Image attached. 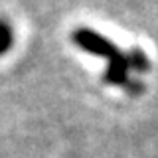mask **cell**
I'll list each match as a JSON object with an SVG mask.
<instances>
[{
	"label": "cell",
	"instance_id": "1",
	"mask_svg": "<svg viewBox=\"0 0 158 158\" xmlns=\"http://www.w3.org/2000/svg\"><path fill=\"white\" fill-rule=\"evenodd\" d=\"M73 40L83 46L87 52L97 53L101 57L109 59V69L105 79L109 83H115L125 89H138L135 83L128 79V69H136V71H146L148 69V59L140 49H132L128 53H123L115 44L107 42L99 34L91 32V30H77L73 34Z\"/></svg>",
	"mask_w": 158,
	"mask_h": 158
},
{
	"label": "cell",
	"instance_id": "2",
	"mask_svg": "<svg viewBox=\"0 0 158 158\" xmlns=\"http://www.w3.org/2000/svg\"><path fill=\"white\" fill-rule=\"evenodd\" d=\"M6 46V30H0V49H4Z\"/></svg>",
	"mask_w": 158,
	"mask_h": 158
}]
</instances>
